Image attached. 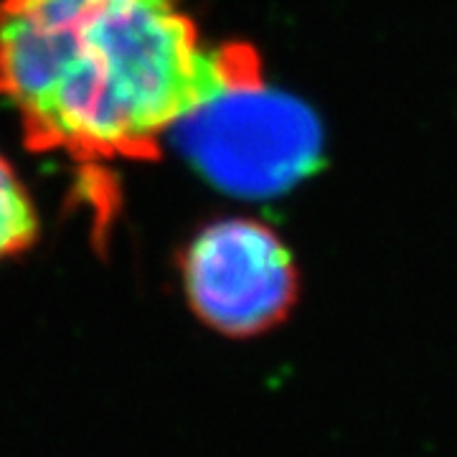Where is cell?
Instances as JSON below:
<instances>
[{
	"label": "cell",
	"instance_id": "4",
	"mask_svg": "<svg viewBox=\"0 0 457 457\" xmlns=\"http://www.w3.org/2000/svg\"><path fill=\"white\" fill-rule=\"evenodd\" d=\"M38 237V213L16 170L0 158V262L26 252Z\"/></svg>",
	"mask_w": 457,
	"mask_h": 457
},
{
	"label": "cell",
	"instance_id": "2",
	"mask_svg": "<svg viewBox=\"0 0 457 457\" xmlns=\"http://www.w3.org/2000/svg\"><path fill=\"white\" fill-rule=\"evenodd\" d=\"M168 137L204 179L239 198L290 191L323 168L326 153L320 117L303 99L270 89L249 46Z\"/></svg>",
	"mask_w": 457,
	"mask_h": 457
},
{
	"label": "cell",
	"instance_id": "3",
	"mask_svg": "<svg viewBox=\"0 0 457 457\" xmlns=\"http://www.w3.org/2000/svg\"><path fill=\"white\" fill-rule=\"evenodd\" d=\"M179 272L191 312L234 341L285 326L303 290L293 249L249 216H224L198 228L180 252Z\"/></svg>",
	"mask_w": 457,
	"mask_h": 457
},
{
	"label": "cell",
	"instance_id": "1",
	"mask_svg": "<svg viewBox=\"0 0 457 457\" xmlns=\"http://www.w3.org/2000/svg\"><path fill=\"white\" fill-rule=\"evenodd\" d=\"M180 0H3L0 99L38 145L140 158L234 71Z\"/></svg>",
	"mask_w": 457,
	"mask_h": 457
}]
</instances>
